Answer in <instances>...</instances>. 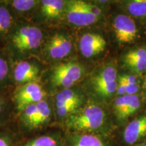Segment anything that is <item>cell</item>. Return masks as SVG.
I'll use <instances>...</instances> for the list:
<instances>
[{
  "mask_svg": "<svg viewBox=\"0 0 146 146\" xmlns=\"http://www.w3.org/2000/svg\"><path fill=\"white\" fill-rule=\"evenodd\" d=\"M47 34V29L31 21L19 19L1 47L14 63L31 58H39Z\"/></svg>",
  "mask_w": 146,
  "mask_h": 146,
  "instance_id": "6da1fadb",
  "label": "cell"
},
{
  "mask_svg": "<svg viewBox=\"0 0 146 146\" xmlns=\"http://www.w3.org/2000/svg\"><path fill=\"white\" fill-rule=\"evenodd\" d=\"M55 125L54 110L50 96L16 114L12 126L24 139L55 127Z\"/></svg>",
  "mask_w": 146,
  "mask_h": 146,
  "instance_id": "7a4b0ae2",
  "label": "cell"
},
{
  "mask_svg": "<svg viewBox=\"0 0 146 146\" xmlns=\"http://www.w3.org/2000/svg\"><path fill=\"white\" fill-rule=\"evenodd\" d=\"M87 73V68L76 58L46 66L40 83L49 96L79 85Z\"/></svg>",
  "mask_w": 146,
  "mask_h": 146,
  "instance_id": "3957f363",
  "label": "cell"
},
{
  "mask_svg": "<svg viewBox=\"0 0 146 146\" xmlns=\"http://www.w3.org/2000/svg\"><path fill=\"white\" fill-rule=\"evenodd\" d=\"M76 39L62 27L47 29V34L40 52L39 59L49 66L74 58Z\"/></svg>",
  "mask_w": 146,
  "mask_h": 146,
  "instance_id": "277c9868",
  "label": "cell"
},
{
  "mask_svg": "<svg viewBox=\"0 0 146 146\" xmlns=\"http://www.w3.org/2000/svg\"><path fill=\"white\" fill-rule=\"evenodd\" d=\"M106 123V115L102 108L90 99L77 112L66 119L60 128L65 133H98Z\"/></svg>",
  "mask_w": 146,
  "mask_h": 146,
  "instance_id": "5b68a950",
  "label": "cell"
},
{
  "mask_svg": "<svg viewBox=\"0 0 146 146\" xmlns=\"http://www.w3.org/2000/svg\"><path fill=\"white\" fill-rule=\"evenodd\" d=\"M50 96L56 118L55 127L58 128L67 118L81 109L89 100L83 87L78 85L62 89Z\"/></svg>",
  "mask_w": 146,
  "mask_h": 146,
  "instance_id": "8992f818",
  "label": "cell"
},
{
  "mask_svg": "<svg viewBox=\"0 0 146 146\" xmlns=\"http://www.w3.org/2000/svg\"><path fill=\"white\" fill-rule=\"evenodd\" d=\"M102 10L99 6L85 0H66L64 25L76 29L90 27L100 21Z\"/></svg>",
  "mask_w": 146,
  "mask_h": 146,
  "instance_id": "52a82bcc",
  "label": "cell"
},
{
  "mask_svg": "<svg viewBox=\"0 0 146 146\" xmlns=\"http://www.w3.org/2000/svg\"><path fill=\"white\" fill-rule=\"evenodd\" d=\"M117 70L112 64L102 67L89 76L83 87L85 94H94L100 98L110 97L117 89Z\"/></svg>",
  "mask_w": 146,
  "mask_h": 146,
  "instance_id": "ba28073f",
  "label": "cell"
},
{
  "mask_svg": "<svg viewBox=\"0 0 146 146\" xmlns=\"http://www.w3.org/2000/svg\"><path fill=\"white\" fill-rule=\"evenodd\" d=\"M66 0H39L31 21L46 29L64 25Z\"/></svg>",
  "mask_w": 146,
  "mask_h": 146,
  "instance_id": "9c48e42d",
  "label": "cell"
},
{
  "mask_svg": "<svg viewBox=\"0 0 146 146\" xmlns=\"http://www.w3.org/2000/svg\"><path fill=\"white\" fill-rule=\"evenodd\" d=\"M49 96L40 81L32 82L15 87L11 93L15 115L29 106L38 103Z\"/></svg>",
  "mask_w": 146,
  "mask_h": 146,
  "instance_id": "30bf717a",
  "label": "cell"
},
{
  "mask_svg": "<svg viewBox=\"0 0 146 146\" xmlns=\"http://www.w3.org/2000/svg\"><path fill=\"white\" fill-rule=\"evenodd\" d=\"M45 66H46L36 58L14 62L12 72L14 89L27 83L40 81Z\"/></svg>",
  "mask_w": 146,
  "mask_h": 146,
  "instance_id": "8fae6325",
  "label": "cell"
},
{
  "mask_svg": "<svg viewBox=\"0 0 146 146\" xmlns=\"http://www.w3.org/2000/svg\"><path fill=\"white\" fill-rule=\"evenodd\" d=\"M76 45L80 56L84 59L89 60L105 50L106 41L102 35L85 31L78 35L76 39Z\"/></svg>",
  "mask_w": 146,
  "mask_h": 146,
  "instance_id": "7c38bea8",
  "label": "cell"
},
{
  "mask_svg": "<svg viewBox=\"0 0 146 146\" xmlns=\"http://www.w3.org/2000/svg\"><path fill=\"white\" fill-rule=\"evenodd\" d=\"M65 133L58 127L22 139L18 146H64Z\"/></svg>",
  "mask_w": 146,
  "mask_h": 146,
  "instance_id": "4fadbf2b",
  "label": "cell"
},
{
  "mask_svg": "<svg viewBox=\"0 0 146 146\" xmlns=\"http://www.w3.org/2000/svg\"><path fill=\"white\" fill-rule=\"evenodd\" d=\"M114 30L115 36L118 43H130L137 39L138 29L135 22L130 16L119 14L114 18Z\"/></svg>",
  "mask_w": 146,
  "mask_h": 146,
  "instance_id": "5bb4252c",
  "label": "cell"
},
{
  "mask_svg": "<svg viewBox=\"0 0 146 146\" xmlns=\"http://www.w3.org/2000/svg\"><path fill=\"white\" fill-rule=\"evenodd\" d=\"M65 133V132H64ZM64 146H110L100 134L89 133H65Z\"/></svg>",
  "mask_w": 146,
  "mask_h": 146,
  "instance_id": "9a60e30c",
  "label": "cell"
},
{
  "mask_svg": "<svg viewBox=\"0 0 146 146\" xmlns=\"http://www.w3.org/2000/svg\"><path fill=\"white\" fill-rule=\"evenodd\" d=\"M146 137V114L135 118L126 126L123 131L124 141L128 145H134Z\"/></svg>",
  "mask_w": 146,
  "mask_h": 146,
  "instance_id": "2e32d148",
  "label": "cell"
},
{
  "mask_svg": "<svg viewBox=\"0 0 146 146\" xmlns=\"http://www.w3.org/2000/svg\"><path fill=\"white\" fill-rule=\"evenodd\" d=\"M13 64L0 47V94H10L14 89L12 80Z\"/></svg>",
  "mask_w": 146,
  "mask_h": 146,
  "instance_id": "e0dca14e",
  "label": "cell"
},
{
  "mask_svg": "<svg viewBox=\"0 0 146 146\" xmlns=\"http://www.w3.org/2000/svg\"><path fill=\"white\" fill-rule=\"evenodd\" d=\"M5 0H0V47H2L9 33L18 21Z\"/></svg>",
  "mask_w": 146,
  "mask_h": 146,
  "instance_id": "ac0fdd59",
  "label": "cell"
},
{
  "mask_svg": "<svg viewBox=\"0 0 146 146\" xmlns=\"http://www.w3.org/2000/svg\"><path fill=\"white\" fill-rule=\"evenodd\" d=\"M123 61L125 66L133 72L141 73L146 70V47H140L126 53Z\"/></svg>",
  "mask_w": 146,
  "mask_h": 146,
  "instance_id": "d6986e66",
  "label": "cell"
},
{
  "mask_svg": "<svg viewBox=\"0 0 146 146\" xmlns=\"http://www.w3.org/2000/svg\"><path fill=\"white\" fill-rule=\"evenodd\" d=\"M16 18L31 21L39 0H5Z\"/></svg>",
  "mask_w": 146,
  "mask_h": 146,
  "instance_id": "ffe728a7",
  "label": "cell"
},
{
  "mask_svg": "<svg viewBox=\"0 0 146 146\" xmlns=\"http://www.w3.org/2000/svg\"><path fill=\"white\" fill-rule=\"evenodd\" d=\"M15 112L11 94H0V128L12 126Z\"/></svg>",
  "mask_w": 146,
  "mask_h": 146,
  "instance_id": "44dd1931",
  "label": "cell"
},
{
  "mask_svg": "<svg viewBox=\"0 0 146 146\" xmlns=\"http://www.w3.org/2000/svg\"><path fill=\"white\" fill-rule=\"evenodd\" d=\"M21 139L12 126L0 128V146H18Z\"/></svg>",
  "mask_w": 146,
  "mask_h": 146,
  "instance_id": "7402d4cb",
  "label": "cell"
},
{
  "mask_svg": "<svg viewBox=\"0 0 146 146\" xmlns=\"http://www.w3.org/2000/svg\"><path fill=\"white\" fill-rule=\"evenodd\" d=\"M126 10L135 17L146 16V0H133L126 2Z\"/></svg>",
  "mask_w": 146,
  "mask_h": 146,
  "instance_id": "603a6c76",
  "label": "cell"
},
{
  "mask_svg": "<svg viewBox=\"0 0 146 146\" xmlns=\"http://www.w3.org/2000/svg\"><path fill=\"white\" fill-rule=\"evenodd\" d=\"M131 96L129 95L119 96L115 100L114 104V113L118 120L120 122L124 121V115L130 101Z\"/></svg>",
  "mask_w": 146,
  "mask_h": 146,
  "instance_id": "cb8c5ba5",
  "label": "cell"
},
{
  "mask_svg": "<svg viewBox=\"0 0 146 146\" xmlns=\"http://www.w3.org/2000/svg\"><path fill=\"white\" fill-rule=\"evenodd\" d=\"M140 106H141V100L139 98L137 95L131 96L130 101L124 115V120H127L129 116L135 114L139 109Z\"/></svg>",
  "mask_w": 146,
  "mask_h": 146,
  "instance_id": "d4e9b609",
  "label": "cell"
},
{
  "mask_svg": "<svg viewBox=\"0 0 146 146\" xmlns=\"http://www.w3.org/2000/svg\"><path fill=\"white\" fill-rule=\"evenodd\" d=\"M123 76L127 83V95H136L139 91L137 78L133 74H123Z\"/></svg>",
  "mask_w": 146,
  "mask_h": 146,
  "instance_id": "484cf974",
  "label": "cell"
},
{
  "mask_svg": "<svg viewBox=\"0 0 146 146\" xmlns=\"http://www.w3.org/2000/svg\"><path fill=\"white\" fill-rule=\"evenodd\" d=\"M116 93L120 96H123L127 95V83L124 78L123 74L118 76L117 83V89Z\"/></svg>",
  "mask_w": 146,
  "mask_h": 146,
  "instance_id": "4316f807",
  "label": "cell"
},
{
  "mask_svg": "<svg viewBox=\"0 0 146 146\" xmlns=\"http://www.w3.org/2000/svg\"><path fill=\"white\" fill-rule=\"evenodd\" d=\"M134 146H146V143H141V144H138V145H134Z\"/></svg>",
  "mask_w": 146,
  "mask_h": 146,
  "instance_id": "83f0119b",
  "label": "cell"
},
{
  "mask_svg": "<svg viewBox=\"0 0 146 146\" xmlns=\"http://www.w3.org/2000/svg\"><path fill=\"white\" fill-rule=\"evenodd\" d=\"M143 87H144V89L146 90V79L145 80V81H144V83H143Z\"/></svg>",
  "mask_w": 146,
  "mask_h": 146,
  "instance_id": "f1b7e54d",
  "label": "cell"
}]
</instances>
